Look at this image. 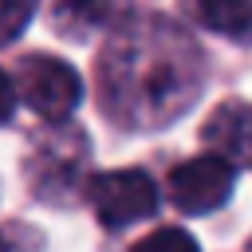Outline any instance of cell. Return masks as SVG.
<instances>
[{"mask_svg":"<svg viewBox=\"0 0 252 252\" xmlns=\"http://www.w3.org/2000/svg\"><path fill=\"white\" fill-rule=\"evenodd\" d=\"M205 83L197 39L169 16L134 12L114 24L98 55V102L122 130H161L181 118Z\"/></svg>","mask_w":252,"mask_h":252,"instance_id":"6da1fadb","label":"cell"},{"mask_svg":"<svg viewBox=\"0 0 252 252\" xmlns=\"http://www.w3.org/2000/svg\"><path fill=\"white\" fill-rule=\"evenodd\" d=\"M8 87H12V102L20 98L28 110H35L47 122H63L83 102L79 71L71 63L55 59V55H43V51L16 59V67L8 75Z\"/></svg>","mask_w":252,"mask_h":252,"instance_id":"7a4b0ae2","label":"cell"},{"mask_svg":"<svg viewBox=\"0 0 252 252\" xmlns=\"http://www.w3.org/2000/svg\"><path fill=\"white\" fill-rule=\"evenodd\" d=\"M232 181H236V165L209 150V154H197V158L173 165L165 189H169L173 209H181L189 217H205V213H213L228 201Z\"/></svg>","mask_w":252,"mask_h":252,"instance_id":"3957f363","label":"cell"},{"mask_svg":"<svg viewBox=\"0 0 252 252\" xmlns=\"http://www.w3.org/2000/svg\"><path fill=\"white\" fill-rule=\"evenodd\" d=\"M91 209L106 228H126L158 213V185L142 169H110L91 177L87 185Z\"/></svg>","mask_w":252,"mask_h":252,"instance_id":"277c9868","label":"cell"},{"mask_svg":"<svg viewBox=\"0 0 252 252\" xmlns=\"http://www.w3.org/2000/svg\"><path fill=\"white\" fill-rule=\"evenodd\" d=\"M83 165H87V138H83V130L55 126L47 138H39V150L28 161V173L35 181L39 197H67L79 185Z\"/></svg>","mask_w":252,"mask_h":252,"instance_id":"5b68a950","label":"cell"},{"mask_svg":"<svg viewBox=\"0 0 252 252\" xmlns=\"http://www.w3.org/2000/svg\"><path fill=\"white\" fill-rule=\"evenodd\" d=\"M201 142L232 165H252V102L224 98L201 126Z\"/></svg>","mask_w":252,"mask_h":252,"instance_id":"8992f818","label":"cell"},{"mask_svg":"<svg viewBox=\"0 0 252 252\" xmlns=\"http://www.w3.org/2000/svg\"><path fill=\"white\" fill-rule=\"evenodd\" d=\"M114 8H118V0H55L51 4V20H55L59 32L83 39L87 32L110 24L114 20Z\"/></svg>","mask_w":252,"mask_h":252,"instance_id":"52a82bcc","label":"cell"},{"mask_svg":"<svg viewBox=\"0 0 252 252\" xmlns=\"http://www.w3.org/2000/svg\"><path fill=\"white\" fill-rule=\"evenodd\" d=\"M205 28L248 43L252 39V0H193Z\"/></svg>","mask_w":252,"mask_h":252,"instance_id":"ba28073f","label":"cell"},{"mask_svg":"<svg viewBox=\"0 0 252 252\" xmlns=\"http://www.w3.org/2000/svg\"><path fill=\"white\" fill-rule=\"evenodd\" d=\"M130 252H201V248H197V240H193L185 228L165 224V228H154L150 236H142Z\"/></svg>","mask_w":252,"mask_h":252,"instance_id":"9c48e42d","label":"cell"},{"mask_svg":"<svg viewBox=\"0 0 252 252\" xmlns=\"http://www.w3.org/2000/svg\"><path fill=\"white\" fill-rule=\"evenodd\" d=\"M35 12V0H0V28H4V39H16L24 32V24L32 20Z\"/></svg>","mask_w":252,"mask_h":252,"instance_id":"30bf717a","label":"cell"}]
</instances>
